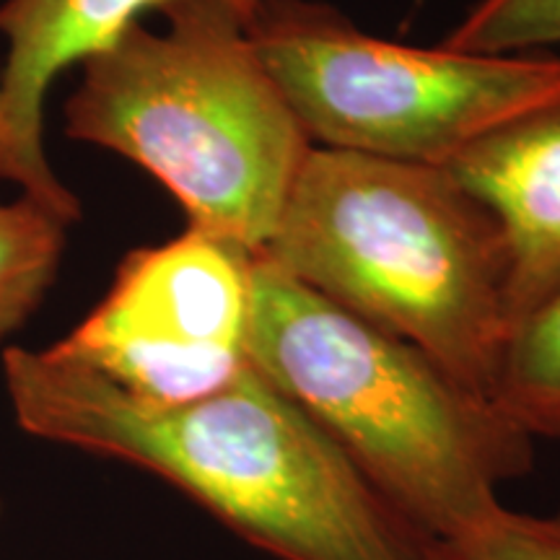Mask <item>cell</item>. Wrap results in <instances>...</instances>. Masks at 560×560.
Masks as SVG:
<instances>
[{
  "mask_svg": "<svg viewBox=\"0 0 560 560\" xmlns=\"http://www.w3.org/2000/svg\"><path fill=\"white\" fill-rule=\"evenodd\" d=\"M490 400L527 436L560 441V285L511 327Z\"/></svg>",
  "mask_w": 560,
  "mask_h": 560,
  "instance_id": "cell-9",
  "label": "cell"
},
{
  "mask_svg": "<svg viewBox=\"0 0 560 560\" xmlns=\"http://www.w3.org/2000/svg\"><path fill=\"white\" fill-rule=\"evenodd\" d=\"M255 255L190 226L130 252L107 296L55 348L140 400L213 395L249 366Z\"/></svg>",
  "mask_w": 560,
  "mask_h": 560,
  "instance_id": "cell-6",
  "label": "cell"
},
{
  "mask_svg": "<svg viewBox=\"0 0 560 560\" xmlns=\"http://www.w3.org/2000/svg\"><path fill=\"white\" fill-rule=\"evenodd\" d=\"M462 52H550L560 47V0H478L441 42Z\"/></svg>",
  "mask_w": 560,
  "mask_h": 560,
  "instance_id": "cell-11",
  "label": "cell"
},
{
  "mask_svg": "<svg viewBox=\"0 0 560 560\" xmlns=\"http://www.w3.org/2000/svg\"><path fill=\"white\" fill-rule=\"evenodd\" d=\"M68 221L21 195L0 202V342L26 325L58 276Z\"/></svg>",
  "mask_w": 560,
  "mask_h": 560,
  "instance_id": "cell-10",
  "label": "cell"
},
{
  "mask_svg": "<svg viewBox=\"0 0 560 560\" xmlns=\"http://www.w3.org/2000/svg\"><path fill=\"white\" fill-rule=\"evenodd\" d=\"M81 62L66 136L125 156L170 190L187 226L252 252L270 242L312 140L223 0H166Z\"/></svg>",
  "mask_w": 560,
  "mask_h": 560,
  "instance_id": "cell-4",
  "label": "cell"
},
{
  "mask_svg": "<svg viewBox=\"0 0 560 560\" xmlns=\"http://www.w3.org/2000/svg\"><path fill=\"white\" fill-rule=\"evenodd\" d=\"M429 560H560V511L524 514L501 503L457 535L431 540Z\"/></svg>",
  "mask_w": 560,
  "mask_h": 560,
  "instance_id": "cell-12",
  "label": "cell"
},
{
  "mask_svg": "<svg viewBox=\"0 0 560 560\" xmlns=\"http://www.w3.org/2000/svg\"><path fill=\"white\" fill-rule=\"evenodd\" d=\"M444 170L499 223L514 327L560 285V104L501 125Z\"/></svg>",
  "mask_w": 560,
  "mask_h": 560,
  "instance_id": "cell-8",
  "label": "cell"
},
{
  "mask_svg": "<svg viewBox=\"0 0 560 560\" xmlns=\"http://www.w3.org/2000/svg\"><path fill=\"white\" fill-rule=\"evenodd\" d=\"M0 112H3V83H0Z\"/></svg>",
  "mask_w": 560,
  "mask_h": 560,
  "instance_id": "cell-13",
  "label": "cell"
},
{
  "mask_svg": "<svg viewBox=\"0 0 560 560\" xmlns=\"http://www.w3.org/2000/svg\"><path fill=\"white\" fill-rule=\"evenodd\" d=\"M3 382L30 436L159 475L280 560H429L314 420L260 371L190 402L140 400L83 363L5 348Z\"/></svg>",
  "mask_w": 560,
  "mask_h": 560,
  "instance_id": "cell-1",
  "label": "cell"
},
{
  "mask_svg": "<svg viewBox=\"0 0 560 560\" xmlns=\"http://www.w3.org/2000/svg\"><path fill=\"white\" fill-rule=\"evenodd\" d=\"M166 0H5L0 3V37L9 42L0 83V179L21 187L73 226L81 202L52 172L45 151V102L52 81L104 50L143 13ZM247 21L270 0H223Z\"/></svg>",
  "mask_w": 560,
  "mask_h": 560,
  "instance_id": "cell-7",
  "label": "cell"
},
{
  "mask_svg": "<svg viewBox=\"0 0 560 560\" xmlns=\"http://www.w3.org/2000/svg\"><path fill=\"white\" fill-rule=\"evenodd\" d=\"M260 255L490 397L511 330L506 244L446 170L314 145Z\"/></svg>",
  "mask_w": 560,
  "mask_h": 560,
  "instance_id": "cell-3",
  "label": "cell"
},
{
  "mask_svg": "<svg viewBox=\"0 0 560 560\" xmlns=\"http://www.w3.org/2000/svg\"><path fill=\"white\" fill-rule=\"evenodd\" d=\"M249 37L317 149L441 166L560 104V55L462 52L374 37L322 0H270Z\"/></svg>",
  "mask_w": 560,
  "mask_h": 560,
  "instance_id": "cell-5",
  "label": "cell"
},
{
  "mask_svg": "<svg viewBox=\"0 0 560 560\" xmlns=\"http://www.w3.org/2000/svg\"><path fill=\"white\" fill-rule=\"evenodd\" d=\"M249 366L296 402L371 488L429 540L501 506L532 470V436L431 355L376 330L257 252Z\"/></svg>",
  "mask_w": 560,
  "mask_h": 560,
  "instance_id": "cell-2",
  "label": "cell"
}]
</instances>
